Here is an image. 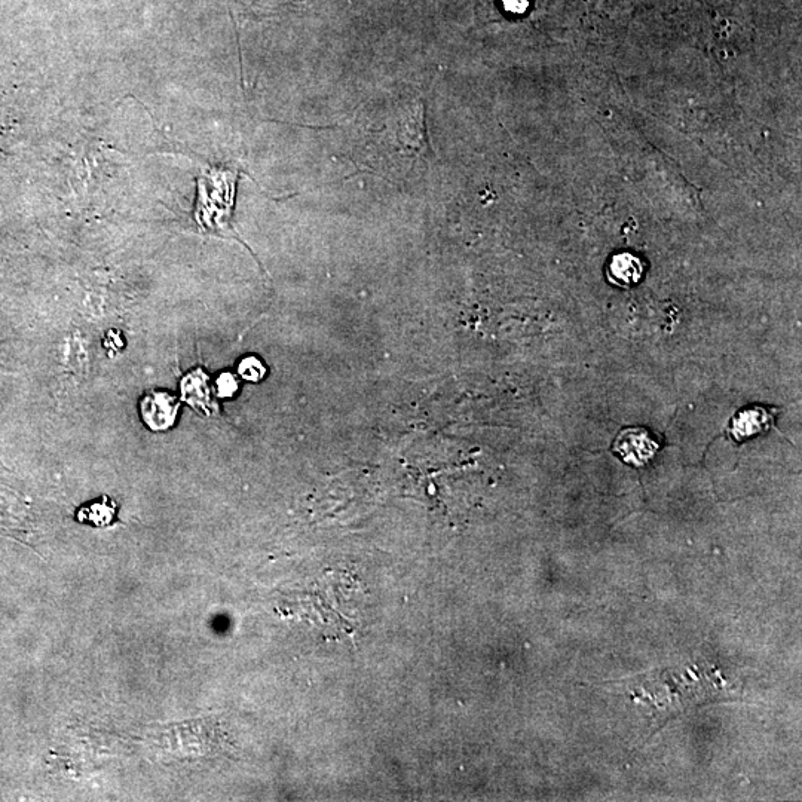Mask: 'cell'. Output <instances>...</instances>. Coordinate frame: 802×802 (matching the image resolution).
<instances>
[{
  "label": "cell",
  "mask_w": 802,
  "mask_h": 802,
  "mask_svg": "<svg viewBox=\"0 0 802 802\" xmlns=\"http://www.w3.org/2000/svg\"><path fill=\"white\" fill-rule=\"evenodd\" d=\"M357 148V162L367 170L391 174L412 168L430 149L422 101L391 103L381 127L369 122L361 128Z\"/></svg>",
  "instance_id": "cell-1"
},
{
  "label": "cell",
  "mask_w": 802,
  "mask_h": 802,
  "mask_svg": "<svg viewBox=\"0 0 802 802\" xmlns=\"http://www.w3.org/2000/svg\"><path fill=\"white\" fill-rule=\"evenodd\" d=\"M657 451L658 443L644 428H627L621 431L614 443L615 455L633 467L648 464Z\"/></svg>",
  "instance_id": "cell-2"
},
{
  "label": "cell",
  "mask_w": 802,
  "mask_h": 802,
  "mask_svg": "<svg viewBox=\"0 0 802 802\" xmlns=\"http://www.w3.org/2000/svg\"><path fill=\"white\" fill-rule=\"evenodd\" d=\"M140 412L143 421L152 431H165L176 424L179 401L165 391H152L143 397Z\"/></svg>",
  "instance_id": "cell-3"
},
{
  "label": "cell",
  "mask_w": 802,
  "mask_h": 802,
  "mask_svg": "<svg viewBox=\"0 0 802 802\" xmlns=\"http://www.w3.org/2000/svg\"><path fill=\"white\" fill-rule=\"evenodd\" d=\"M774 421V413L761 406L746 407L731 419L728 434L736 442H745L767 433Z\"/></svg>",
  "instance_id": "cell-4"
},
{
  "label": "cell",
  "mask_w": 802,
  "mask_h": 802,
  "mask_svg": "<svg viewBox=\"0 0 802 802\" xmlns=\"http://www.w3.org/2000/svg\"><path fill=\"white\" fill-rule=\"evenodd\" d=\"M182 397L189 406L194 407L195 410L211 415L216 406L211 400L210 385H208V378L202 370H192L191 373L183 378Z\"/></svg>",
  "instance_id": "cell-5"
},
{
  "label": "cell",
  "mask_w": 802,
  "mask_h": 802,
  "mask_svg": "<svg viewBox=\"0 0 802 802\" xmlns=\"http://www.w3.org/2000/svg\"><path fill=\"white\" fill-rule=\"evenodd\" d=\"M608 280L615 286L633 287L644 277V263L638 256L621 253L612 257L608 265Z\"/></svg>",
  "instance_id": "cell-6"
},
{
  "label": "cell",
  "mask_w": 802,
  "mask_h": 802,
  "mask_svg": "<svg viewBox=\"0 0 802 802\" xmlns=\"http://www.w3.org/2000/svg\"><path fill=\"white\" fill-rule=\"evenodd\" d=\"M115 517L116 504L106 497L90 502V504L85 505L76 513V519L79 522L88 523V525L96 526V528L112 525Z\"/></svg>",
  "instance_id": "cell-7"
},
{
  "label": "cell",
  "mask_w": 802,
  "mask_h": 802,
  "mask_svg": "<svg viewBox=\"0 0 802 802\" xmlns=\"http://www.w3.org/2000/svg\"><path fill=\"white\" fill-rule=\"evenodd\" d=\"M238 372H240L241 378L246 379V381L259 382L265 376L266 369L259 358L247 357L241 361L240 366H238Z\"/></svg>",
  "instance_id": "cell-8"
},
{
  "label": "cell",
  "mask_w": 802,
  "mask_h": 802,
  "mask_svg": "<svg viewBox=\"0 0 802 802\" xmlns=\"http://www.w3.org/2000/svg\"><path fill=\"white\" fill-rule=\"evenodd\" d=\"M238 390V382L231 373H223L216 381V394L222 399L234 397Z\"/></svg>",
  "instance_id": "cell-9"
}]
</instances>
